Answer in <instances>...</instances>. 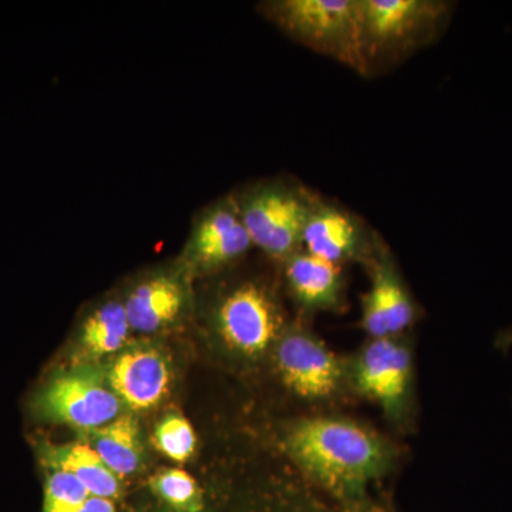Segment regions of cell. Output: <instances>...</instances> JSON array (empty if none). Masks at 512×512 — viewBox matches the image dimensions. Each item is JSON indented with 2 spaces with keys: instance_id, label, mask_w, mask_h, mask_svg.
<instances>
[{
  "instance_id": "17",
  "label": "cell",
  "mask_w": 512,
  "mask_h": 512,
  "mask_svg": "<svg viewBox=\"0 0 512 512\" xmlns=\"http://www.w3.org/2000/svg\"><path fill=\"white\" fill-rule=\"evenodd\" d=\"M131 326L119 299L101 303L82 325V345L94 356L110 355L126 343Z\"/></svg>"
},
{
  "instance_id": "16",
  "label": "cell",
  "mask_w": 512,
  "mask_h": 512,
  "mask_svg": "<svg viewBox=\"0 0 512 512\" xmlns=\"http://www.w3.org/2000/svg\"><path fill=\"white\" fill-rule=\"evenodd\" d=\"M94 450L116 476H130L140 464L141 444L137 421L131 416L94 430Z\"/></svg>"
},
{
  "instance_id": "11",
  "label": "cell",
  "mask_w": 512,
  "mask_h": 512,
  "mask_svg": "<svg viewBox=\"0 0 512 512\" xmlns=\"http://www.w3.org/2000/svg\"><path fill=\"white\" fill-rule=\"evenodd\" d=\"M114 393L134 410H147L164 399L170 387V369L160 353L130 350L116 360L110 372Z\"/></svg>"
},
{
  "instance_id": "8",
  "label": "cell",
  "mask_w": 512,
  "mask_h": 512,
  "mask_svg": "<svg viewBox=\"0 0 512 512\" xmlns=\"http://www.w3.org/2000/svg\"><path fill=\"white\" fill-rule=\"evenodd\" d=\"M278 366L285 383L305 399H320L335 392L342 376L339 359L319 339L295 332L282 340Z\"/></svg>"
},
{
  "instance_id": "15",
  "label": "cell",
  "mask_w": 512,
  "mask_h": 512,
  "mask_svg": "<svg viewBox=\"0 0 512 512\" xmlns=\"http://www.w3.org/2000/svg\"><path fill=\"white\" fill-rule=\"evenodd\" d=\"M55 470L72 474L92 497L116 498L120 493L119 478L106 466L94 448L87 444H70L56 448L50 457Z\"/></svg>"
},
{
  "instance_id": "19",
  "label": "cell",
  "mask_w": 512,
  "mask_h": 512,
  "mask_svg": "<svg viewBox=\"0 0 512 512\" xmlns=\"http://www.w3.org/2000/svg\"><path fill=\"white\" fill-rule=\"evenodd\" d=\"M92 497L84 485L66 471L55 470L47 478L45 512H79Z\"/></svg>"
},
{
  "instance_id": "2",
  "label": "cell",
  "mask_w": 512,
  "mask_h": 512,
  "mask_svg": "<svg viewBox=\"0 0 512 512\" xmlns=\"http://www.w3.org/2000/svg\"><path fill=\"white\" fill-rule=\"evenodd\" d=\"M262 12L296 42L355 72H370L360 0H272Z\"/></svg>"
},
{
  "instance_id": "18",
  "label": "cell",
  "mask_w": 512,
  "mask_h": 512,
  "mask_svg": "<svg viewBox=\"0 0 512 512\" xmlns=\"http://www.w3.org/2000/svg\"><path fill=\"white\" fill-rule=\"evenodd\" d=\"M151 488L165 503L180 511L201 510V491L197 481L180 468H168L151 478Z\"/></svg>"
},
{
  "instance_id": "1",
  "label": "cell",
  "mask_w": 512,
  "mask_h": 512,
  "mask_svg": "<svg viewBox=\"0 0 512 512\" xmlns=\"http://www.w3.org/2000/svg\"><path fill=\"white\" fill-rule=\"evenodd\" d=\"M288 447L308 473L336 491L359 490L392 464L386 441L346 419L303 420L289 434Z\"/></svg>"
},
{
  "instance_id": "10",
  "label": "cell",
  "mask_w": 512,
  "mask_h": 512,
  "mask_svg": "<svg viewBox=\"0 0 512 512\" xmlns=\"http://www.w3.org/2000/svg\"><path fill=\"white\" fill-rule=\"evenodd\" d=\"M302 247L316 258L339 265L365 249V225L349 211L320 200L303 229Z\"/></svg>"
},
{
  "instance_id": "9",
  "label": "cell",
  "mask_w": 512,
  "mask_h": 512,
  "mask_svg": "<svg viewBox=\"0 0 512 512\" xmlns=\"http://www.w3.org/2000/svg\"><path fill=\"white\" fill-rule=\"evenodd\" d=\"M409 350L393 338L373 339L356 365V383L367 396L382 404L386 412L402 407L410 377Z\"/></svg>"
},
{
  "instance_id": "3",
  "label": "cell",
  "mask_w": 512,
  "mask_h": 512,
  "mask_svg": "<svg viewBox=\"0 0 512 512\" xmlns=\"http://www.w3.org/2000/svg\"><path fill=\"white\" fill-rule=\"evenodd\" d=\"M235 200L252 245L281 259L301 251L303 229L320 201L301 185L284 180L252 185Z\"/></svg>"
},
{
  "instance_id": "22",
  "label": "cell",
  "mask_w": 512,
  "mask_h": 512,
  "mask_svg": "<svg viewBox=\"0 0 512 512\" xmlns=\"http://www.w3.org/2000/svg\"><path fill=\"white\" fill-rule=\"evenodd\" d=\"M503 343H505V346H510L512 343V332L507 333V335L503 338Z\"/></svg>"
},
{
  "instance_id": "13",
  "label": "cell",
  "mask_w": 512,
  "mask_h": 512,
  "mask_svg": "<svg viewBox=\"0 0 512 512\" xmlns=\"http://www.w3.org/2000/svg\"><path fill=\"white\" fill-rule=\"evenodd\" d=\"M414 308L392 264L375 266L372 288L363 298V328L373 339L393 338L412 325Z\"/></svg>"
},
{
  "instance_id": "5",
  "label": "cell",
  "mask_w": 512,
  "mask_h": 512,
  "mask_svg": "<svg viewBox=\"0 0 512 512\" xmlns=\"http://www.w3.org/2000/svg\"><path fill=\"white\" fill-rule=\"evenodd\" d=\"M121 402L93 372L66 373L39 394L36 409L45 419L77 429H99L120 413Z\"/></svg>"
},
{
  "instance_id": "12",
  "label": "cell",
  "mask_w": 512,
  "mask_h": 512,
  "mask_svg": "<svg viewBox=\"0 0 512 512\" xmlns=\"http://www.w3.org/2000/svg\"><path fill=\"white\" fill-rule=\"evenodd\" d=\"M123 303L131 329L156 332L180 318L187 303V288L177 275H148L128 291Z\"/></svg>"
},
{
  "instance_id": "20",
  "label": "cell",
  "mask_w": 512,
  "mask_h": 512,
  "mask_svg": "<svg viewBox=\"0 0 512 512\" xmlns=\"http://www.w3.org/2000/svg\"><path fill=\"white\" fill-rule=\"evenodd\" d=\"M154 446L174 461L188 460L197 446V436L190 421L171 416L161 421L154 431Z\"/></svg>"
},
{
  "instance_id": "7",
  "label": "cell",
  "mask_w": 512,
  "mask_h": 512,
  "mask_svg": "<svg viewBox=\"0 0 512 512\" xmlns=\"http://www.w3.org/2000/svg\"><path fill=\"white\" fill-rule=\"evenodd\" d=\"M217 318L225 342L245 355L268 348L279 329L274 298L256 284H244L229 292L218 308Z\"/></svg>"
},
{
  "instance_id": "4",
  "label": "cell",
  "mask_w": 512,
  "mask_h": 512,
  "mask_svg": "<svg viewBox=\"0 0 512 512\" xmlns=\"http://www.w3.org/2000/svg\"><path fill=\"white\" fill-rule=\"evenodd\" d=\"M363 37L370 66L376 59L410 52L430 40L448 19L443 0H360Z\"/></svg>"
},
{
  "instance_id": "6",
  "label": "cell",
  "mask_w": 512,
  "mask_h": 512,
  "mask_svg": "<svg viewBox=\"0 0 512 512\" xmlns=\"http://www.w3.org/2000/svg\"><path fill=\"white\" fill-rule=\"evenodd\" d=\"M251 238L235 197L221 198L202 210L192 225L185 248L188 265L200 271L220 268L245 254Z\"/></svg>"
},
{
  "instance_id": "21",
  "label": "cell",
  "mask_w": 512,
  "mask_h": 512,
  "mask_svg": "<svg viewBox=\"0 0 512 512\" xmlns=\"http://www.w3.org/2000/svg\"><path fill=\"white\" fill-rule=\"evenodd\" d=\"M79 512H116L109 498L90 497Z\"/></svg>"
},
{
  "instance_id": "14",
  "label": "cell",
  "mask_w": 512,
  "mask_h": 512,
  "mask_svg": "<svg viewBox=\"0 0 512 512\" xmlns=\"http://www.w3.org/2000/svg\"><path fill=\"white\" fill-rule=\"evenodd\" d=\"M286 279L296 301L308 309H332L339 305L342 275L339 265L306 251L286 259Z\"/></svg>"
}]
</instances>
